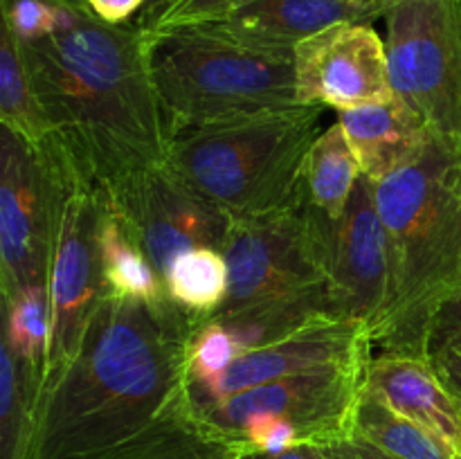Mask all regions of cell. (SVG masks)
<instances>
[{
  "mask_svg": "<svg viewBox=\"0 0 461 459\" xmlns=\"http://www.w3.org/2000/svg\"><path fill=\"white\" fill-rule=\"evenodd\" d=\"M338 122L358 158L360 171L374 183L417 162L432 140L426 120L399 93L340 111Z\"/></svg>",
  "mask_w": 461,
  "mask_h": 459,
  "instance_id": "cell-16",
  "label": "cell"
},
{
  "mask_svg": "<svg viewBox=\"0 0 461 459\" xmlns=\"http://www.w3.org/2000/svg\"><path fill=\"white\" fill-rule=\"evenodd\" d=\"M390 291L372 331L378 354L430 360L437 315L461 292V153L432 135L412 165L374 183Z\"/></svg>",
  "mask_w": 461,
  "mask_h": 459,
  "instance_id": "cell-3",
  "label": "cell"
},
{
  "mask_svg": "<svg viewBox=\"0 0 461 459\" xmlns=\"http://www.w3.org/2000/svg\"><path fill=\"white\" fill-rule=\"evenodd\" d=\"M239 459H331L329 457L327 448L318 444H302L284 453H255V454H243Z\"/></svg>",
  "mask_w": 461,
  "mask_h": 459,
  "instance_id": "cell-32",
  "label": "cell"
},
{
  "mask_svg": "<svg viewBox=\"0 0 461 459\" xmlns=\"http://www.w3.org/2000/svg\"><path fill=\"white\" fill-rule=\"evenodd\" d=\"M239 356L241 349L228 328L207 315H198L196 328L187 345L189 387H207L216 382Z\"/></svg>",
  "mask_w": 461,
  "mask_h": 459,
  "instance_id": "cell-26",
  "label": "cell"
},
{
  "mask_svg": "<svg viewBox=\"0 0 461 459\" xmlns=\"http://www.w3.org/2000/svg\"><path fill=\"white\" fill-rule=\"evenodd\" d=\"M167 288L176 304L196 315H210L228 297V264L216 248L183 252L167 274Z\"/></svg>",
  "mask_w": 461,
  "mask_h": 459,
  "instance_id": "cell-25",
  "label": "cell"
},
{
  "mask_svg": "<svg viewBox=\"0 0 461 459\" xmlns=\"http://www.w3.org/2000/svg\"><path fill=\"white\" fill-rule=\"evenodd\" d=\"M293 58L300 104L349 111L396 93L385 40L372 22L329 27L297 45Z\"/></svg>",
  "mask_w": 461,
  "mask_h": 459,
  "instance_id": "cell-13",
  "label": "cell"
},
{
  "mask_svg": "<svg viewBox=\"0 0 461 459\" xmlns=\"http://www.w3.org/2000/svg\"><path fill=\"white\" fill-rule=\"evenodd\" d=\"M86 3L102 21L120 25V22L129 21L133 14L142 12L149 0H86Z\"/></svg>",
  "mask_w": 461,
  "mask_h": 459,
  "instance_id": "cell-31",
  "label": "cell"
},
{
  "mask_svg": "<svg viewBox=\"0 0 461 459\" xmlns=\"http://www.w3.org/2000/svg\"><path fill=\"white\" fill-rule=\"evenodd\" d=\"M365 390L461 448V403L444 385L430 360L372 356L365 374Z\"/></svg>",
  "mask_w": 461,
  "mask_h": 459,
  "instance_id": "cell-17",
  "label": "cell"
},
{
  "mask_svg": "<svg viewBox=\"0 0 461 459\" xmlns=\"http://www.w3.org/2000/svg\"><path fill=\"white\" fill-rule=\"evenodd\" d=\"M327 453H329V457H331V459H345L340 453H338V450H333L331 446H327Z\"/></svg>",
  "mask_w": 461,
  "mask_h": 459,
  "instance_id": "cell-35",
  "label": "cell"
},
{
  "mask_svg": "<svg viewBox=\"0 0 461 459\" xmlns=\"http://www.w3.org/2000/svg\"><path fill=\"white\" fill-rule=\"evenodd\" d=\"M331 448L338 450L345 459H392L387 457L385 453H381L378 448H374V446L365 444L363 439H356V436L340 441V444H333Z\"/></svg>",
  "mask_w": 461,
  "mask_h": 459,
  "instance_id": "cell-33",
  "label": "cell"
},
{
  "mask_svg": "<svg viewBox=\"0 0 461 459\" xmlns=\"http://www.w3.org/2000/svg\"><path fill=\"white\" fill-rule=\"evenodd\" d=\"M207 318L228 328L230 336L237 340L241 354L282 342L313 324L327 322V320H347L338 309V302L329 284L257 302V304L234 310V313L207 315Z\"/></svg>",
  "mask_w": 461,
  "mask_h": 459,
  "instance_id": "cell-18",
  "label": "cell"
},
{
  "mask_svg": "<svg viewBox=\"0 0 461 459\" xmlns=\"http://www.w3.org/2000/svg\"><path fill=\"white\" fill-rule=\"evenodd\" d=\"M41 385L0 338V459H23Z\"/></svg>",
  "mask_w": 461,
  "mask_h": 459,
  "instance_id": "cell-24",
  "label": "cell"
},
{
  "mask_svg": "<svg viewBox=\"0 0 461 459\" xmlns=\"http://www.w3.org/2000/svg\"><path fill=\"white\" fill-rule=\"evenodd\" d=\"M360 174L358 158L338 122L320 133L309 148L304 162L306 201L331 219H340Z\"/></svg>",
  "mask_w": 461,
  "mask_h": 459,
  "instance_id": "cell-21",
  "label": "cell"
},
{
  "mask_svg": "<svg viewBox=\"0 0 461 459\" xmlns=\"http://www.w3.org/2000/svg\"><path fill=\"white\" fill-rule=\"evenodd\" d=\"M102 270L104 295L142 302L158 310L180 306L176 304L167 282L149 259L133 225L108 198V194L102 219Z\"/></svg>",
  "mask_w": 461,
  "mask_h": 459,
  "instance_id": "cell-19",
  "label": "cell"
},
{
  "mask_svg": "<svg viewBox=\"0 0 461 459\" xmlns=\"http://www.w3.org/2000/svg\"><path fill=\"white\" fill-rule=\"evenodd\" d=\"M383 18L392 86L461 153V0H385Z\"/></svg>",
  "mask_w": 461,
  "mask_h": 459,
  "instance_id": "cell-7",
  "label": "cell"
},
{
  "mask_svg": "<svg viewBox=\"0 0 461 459\" xmlns=\"http://www.w3.org/2000/svg\"><path fill=\"white\" fill-rule=\"evenodd\" d=\"M311 212L338 309L347 320L363 322L372 336L390 291L387 234L374 198V180L360 174L340 219H331L313 205Z\"/></svg>",
  "mask_w": 461,
  "mask_h": 459,
  "instance_id": "cell-12",
  "label": "cell"
},
{
  "mask_svg": "<svg viewBox=\"0 0 461 459\" xmlns=\"http://www.w3.org/2000/svg\"><path fill=\"white\" fill-rule=\"evenodd\" d=\"M365 367H338L277 378L264 385L223 396L196 412L210 441L237 459L239 436L264 418H288L306 444L333 446L351 439L354 414L365 387Z\"/></svg>",
  "mask_w": 461,
  "mask_h": 459,
  "instance_id": "cell-8",
  "label": "cell"
},
{
  "mask_svg": "<svg viewBox=\"0 0 461 459\" xmlns=\"http://www.w3.org/2000/svg\"><path fill=\"white\" fill-rule=\"evenodd\" d=\"M430 363L444 385L461 403V349H439L430 354Z\"/></svg>",
  "mask_w": 461,
  "mask_h": 459,
  "instance_id": "cell-30",
  "label": "cell"
},
{
  "mask_svg": "<svg viewBox=\"0 0 461 459\" xmlns=\"http://www.w3.org/2000/svg\"><path fill=\"white\" fill-rule=\"evenodd\" d=\"M459 450H461V448H459Z\"/></svg>",
  "mask_w": 461,
  "mask_h": 459,
  "instance_id": "cell-37",
  "label": "cell"
},
{
  "mask_svg": "<svg viewBox=\"0 0 461 459\" xmlns=\"http://www.w3.org/2000/svg\"><path fill=\"white\" fill-rule=\"evenodd\" d=\"M0 124L32 147H41L52 133L32 88L21 48L5 25L0 30Z\"/></svg>",
  "mask_w": 461,
  "mask_h": 459,
  "instance_id": "cell-23",
  "label": "cell"
},
{
  "mask_svg": "<svg viewBox=\"0 0 461 459\" xmlns=\"http://www.w3.org/2000/svg\"><path fill=\"white\" fill-rule=\"evenodd\" d=\"M54 3V34L16 43L52 135L113 194L165 165L169 151L147 34L138 25L102 21L86 0Z\"/></svg>",
  "mask_w": 461,
  "mask_h": 459,
  "instance_id": "cell-2",
  "label": "cell"
},
{
  "mask_svg": "<svg viewBox=\"0 0 461 459\" xmlns=\"http://www.w3.org/2000/svg\"><path fill=\"white\" fill-rule=\"evenodd\" d=\"M57 183L43 151L9 129L0 138V292L48 286Z\"/></svg>",
  "mask_w": 461,
  "mask_h": 459,
  "instance_id": "cell-10",
  "label": "cell"
},
{
  "mask_svg": "<svg viewBox=\"0 0 461 459\" xmlns=\"http://www.w3.org/2000/svg\"><path fill=\"white\" fill-rule=\"evenodd\" d=\"M196 313L104 295L79 354L36 400L23 459H234L189 392Z\"/></svg>",
  "mask_w": 461,
  "mask_h": 459,
  "instance_id": "cell-1",
  "label": "cell"
},
{
  "mask_svg": "<svg viewBox=\"0 0 461 459\" xmlns=\"http://www.w3.org/2000/svg\"><path fill=\"white\" fill-rule=\"evenodd\" d=\"M250 0H171L160 12L142 22H135L142 32L174 30V27H194L221 21L241 4Z\"/></svg>",
  "mask_w": 461,
  "mask_h": 459,
  "instance_id": "cell-27",
  "label": "cell"
},
{
  "mask_svg": "<svg viewBox=\"0 0 461 459\" xmlns=\"http://www.w3.org/2000/svg\"><path fill=\"white\" fill-rule=\"evenodd\" d=\"M167 3H171V0H149V3L144 4V9H142V12H140L138 21H135V22H142V21H147V18H151L153 14H156V12H160V9L165 7Z\"/></svg>",
  "mask_w": 461,
  "mask_h": 459,
  "instance_id": "cell-34",
  "label": "cell"
},
{
  "mask_svg": "<svg viewBox=\"0 0 461 459\" xmlns=\"http://www.w3.org/2000/svg\"><path fill=\"white\" fill-rule=\"evenodd\" d=\"M392 459H461L450 444L421 423L403 417L363 387L354 414V435Z\"/></svg>",
  "mask_w": 461,
  "mask_h": 459,
  "instance_id": "cell-20",
  "label": "cell"
},
{
  "mask_svg": "<svg viewBox=\"0 0 461 459\" xmlns=\"http://www.w3.org/2000/svg\"><path fill=\"white\" fill-rule=\"evenodd\" d=\"M383 9L381 0H250L198 27L250 50L293 57L311 36L340 22H372Z\"/></svg>",
  "mask_w": 461,
  "mask_h": 459,
  "instance_id": "cell-15",
  "label": "cell"
},
{
  "mask_svg": "<svg viewBox=\"0 0 461 459\" xmlns=\"http://www.w3.org/2000/svg\"><path fill=\"white\" fill-rule=\"evenodd\" d=\"M0 338L43 385L50 349V291L48 286H27L3 297V331Z\"/></svg>",
  "mask_w": 461,
  "mask_h": 459,
  "instance_id": "cell-22",
  "label": "cell"
},
{
  "mask_svg": "<svg viewBox=\"0 0 461 459\" xmlns=\"http://www.w3.org/2000/svg\"><path fill=\"white\" fill-rule=\"evenodd\" d=\"M57 183L50 259V349L43 385L61 378L79 354L90 318L104 297L102 219L106 189L50 133L41 147ZM39 392V394H41Z\"/></svg>",
  "mask_w": 461,
  "mask_h": 459,
  "instance_id": "cell-6",
  "label": "cell"
},
{
  "mask_svg": "<svg viewBox=\"0 0 461 459\" xmlns=\"http://www.w3.org/2000/svg\"><path fill=\"white\" fill-rule=\"evenodd\" d=\"M3 25L18 43H34L54 34L59 7L54 0H0Z\"/></svg>",
  "mask_w": 461,
  "mask_h": 459,
  "instance_id": "cell-28",
  "label": "cell"
},
{
  "mask_svg": "<svg viewBox=\"0 0 461 459\" xmlns=\"http://www.w3.org/2000/svg\"><path fill=\"white\" fill-rule=\"evenodd\" d=\"M439 349H461V292L444 306L432 324L428 356Z\"/></svg>",
  "mask_w": 461,
  "mask_h": 459,
  "instance_id": "cell-29",
  "label": "cell"
},
{
  "mask_svg": "<svg viewBox=\"0 0 461 459\" xmlns=\"http://www.w3.org/2000/svg\"><path fill=\"white\" fill-rule=\"evenodd\" d=\"M374 356L372 336L363 322L327 320L261 349L243 351L232 367L207 387H189L194 410L223 396L264 385L277 378L338 367H365Z\"/></svg>",
  "mask_w": 461,
  "mask_h": 459,
  "instance_id": "cell-14",
  "label": "cell"
},
{
  "mask_svg": "<svg viewBox=\"0 0 461 459\" xmlns=\"http://www.w3.org/2000/svg\"><path fill=\"white\" fill-rule=\"evenodd\" d=\"M108 198L133 225L165 282L183 252L194 248L223 252L234 223V216L189 187L167 162L140 174Z\"/></svg>",
  "mask_w": 461,
  "mask_h": 459,
  "instance_id": "cell-11",
  "label": "cell"
},
{
  "mask_svg": "<svg viewBox=\"0 0 461 459\" xmlns=\"http://www.w3.org/2000/svg\"><path fill=\"white\" fill-rule=\"evenodd\" d=\"M147 61L169 142L189 130L300 106L295 58L250 50L205 27L149 32Z\"/></svg>",
  "mask_w": 461,
  "mask_h": 459,
  "instance_id": "cell-5",
  "label": "cell"
},
{
  "mask_svg": "<svg viewBox=\"0 0 461 459\" xmlns=\"http://www.w3.org/2000/svg\"><path fill=\"white\" fill-rule=\"evenodd\" d=\"M381 3H385V0H381Z\"/></svg>",
  "mask_w": 461,
  "mask_h": 459,
  "instance_id": "cell-36",
  "label": "cell"
},
{
  "mask_svg": "<svg viewBox=\"0 0 461 459\" xmlns=\"http://www.w3.org/2000/svg\"><path fill=\"white\" fill-rule=\"evenodd\" d=\"M223 256L228 297L210 315L234 313L257 302L329 284L318 225L306 196L293 210L234 219Z\"/></svg>",
  "mask_w": 461,
  "mask_h": 459,
  "instance_id": "cell-9",
  "label": "cell"
},
{
  "mask_svg": "<svg viewBox=\"0 0 461 459\" xmlns=\"http://www.w3.org/2000/svg\"><path fill=\"white\" fill-rule=\"evenodd\" d=\"M322 111L300 104L176 135L167 165L234 219L293 210L304 201V162Z\"/></svg>",
  "mask_w": 461,
  "mask_h": 459,
  "instance_id": "cell-4",
  "label": "cell"
}]
</instances>
